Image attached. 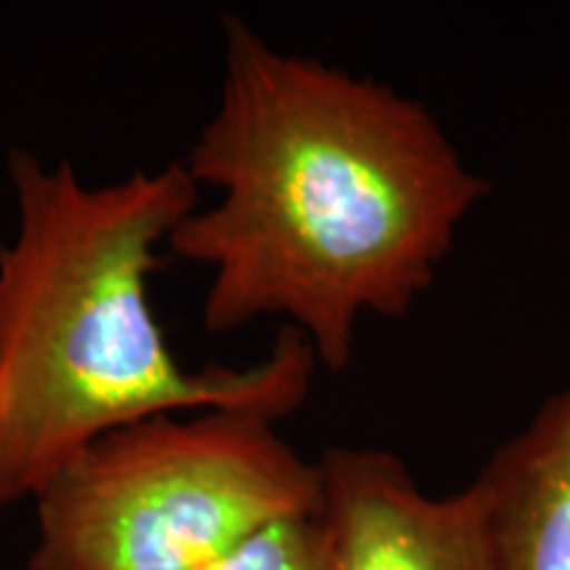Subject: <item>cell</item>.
Listing matches in <instances>:
<instances>
[{"label": "cell", "mask_w": 570, "mask_h": 570, "mask_svg": "<svg viewBox=\"0 0 570 570\" xmlns=\"http://www.w3.org/2000/svg\"><path fill=\"white\" fill-rule=\"evenodd\" d=\"M223 80L180 159L217 190L169 252L209 269L206 333L281 317L344 373L365 317H407L491 185L436 114L373 77L283 51L223 13Z\"/></svg>", "instance_id": "6da1fadb"}, {"label": "cell", "mask_w": 570, "mask_h": 570, "mask_svg": "<svg viewBox=\"0 0 570 570\" xmlns=\"http://www.w3.org/2000/svg\"><path fill=\"white\" fill-rule=\"evenodd\" d=\"M17 227L0 244V515L117 428L227 404L298 410L317 360L283 325L248 367H185L151 304L161 246L202 206L185 164L92 185L11 148Z\"/></svg>", "instance_id": "7a4b0ae2"}, {"label": "cell", "mask_w": 570, "mask_h": 570, "mask_svg": "<svg viewBox=\"0 0 570 570\" xmlns=\"http://www.w3.org/2000/svg\"><path fill=\"white\" fill-rule=\"evenodd\" d=\"M252 402L117 428L35 494L27 570H198L254 533L320 512V468Z\"/></svg>", "instance_id": "3957f363"}, {"label": "cell", "mask_w": 570, "mask_h": 570, "mask_svg": "<svg viewBox=\"0 0 570 570\" xmlns=\"http://www.w3.org/2000/svg\"><path fill=\"white\" fill-rule=\"evenodd\" d=\"M317 468L325 570H497L473 481L428 494L407 462L375 446H331Z\"/></svg>", "instance_id": "277c9868"}, {"label": "cell", "mask_w": 570, "mask_h": 570, "mask_svg": "<svg viewBox=\"0 0 570 570\" xmlns=\"http://www.w3.org/2000/svg\"><path fill=\"white\" fill-rule=\"evenodd\" d=\"M473 483L497 570H570V383L491 452Z\"/></svg>", "instance_id": "5b68a950"}, {"label": "cell", "mask_w": 570, "mask_h": 570, "mask_svg": "<svg viewBox=\"0 0 570 570\" xmlns=\"http://www.w3.org/2000/svg\"><path fill=\"white\" fill-rule=\"evenodd\" d=\"M198 570H325L323 525L317 515L281 520Z\"/></svg>", "instance_id": "8992f818"}, {"label": "cell", "mask_w": 570, "mask_h": 570, "mask_svg": "<svg viewBox=\"0 0 570 570\" xmlns=\"http://www.w3.org/2000/svg\"><path fill=\"white\" fill-rule=\"evenodd\" d=\"M568 146H570V130H568Z\"/></svg>", "instance_id": "52a82bcc"}]
</instances>
